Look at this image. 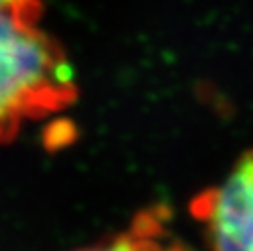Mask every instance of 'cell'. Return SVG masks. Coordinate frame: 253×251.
<instances>
[{"label": "cell", "instance_id": "6da1fadb", "mask_svg": "<svg viewBox=\"0 0 253 251\" xmlns=\"http://www.w3.org/2000/svg\"><path fill=\"white\" fill-rule=\"evenodd\" d=\"M38 18L40 8H0V142L77 97L71 63Z\"/></svg>", "mask_w": 253, "mask_h": 251}, {"label": "cell", "instance_id": "7a4b0ae2", "mask_svg": "<svg viewBox=\"0 0 253 251\" xmlns=\"http://www.w3.org/2000/svg\"><path fill=\"white\" fill-rule=\"evenodd\" d=\"M192 213L211 251H253V148L217 186L194 198Z\"/></svg>", "mask_w": 253, "mask_h": 251}, {"label": "cell", "instance_id": "3957f363", "mask_svg": "<svg viewBox=\"0 0 253 251\" xmlns=\"http://www.w3.org/2000/svg\"><path fill=\"white\" fill-rule=\"evenodd\" d=\"M79 251H186L168 233L164 213L160 209H148L136 215V219L123 233L111 239L99 241Z\"/></svg>", "mask_w": 253, "mask_h": 251}, {"label": "cell", "instance_id": "277c9868", "mask_svg": "<svg viewBox=\"0 0 253 251\" xmlns=\"http://www.w3.org/2000/svg\"><path fill=\"white\" fill-rule=\"evenodd\" d=\"M42 0H0V8H40Z\"/></svg>", "mask_w": 253, "mask_h": 251}]
</instances>
